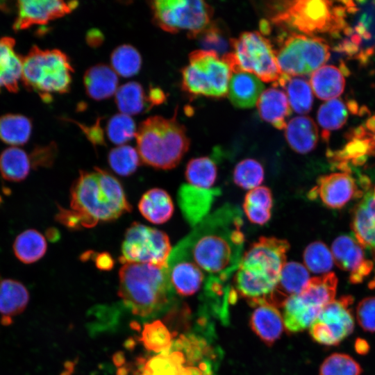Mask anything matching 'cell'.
I'll list each match as a JSON object with an SVG mask.
<instances>
[{
  "instance_id": "obj_39",
  "label": "cell",
  "mask_w": 375,
  "mask_h": 375,
  "mask_svg": "<svg viewBox=\"0 0 375 375\" xmlns=\"http://www.w3.org/2000/svg\"><path fill=\"white\" fill-rule=\"evenodd\" d=\"M32 123L26 116L6 114L0 117V140L11 145H22L28 142Z\"/></svg>"
},
{
  "instance_id": "obj_11",
  "label": "cell",
  "mask_w": 375,
  "mask_h": 375,
  "mask_svg": "<svg viewBox=\"0 0 375 375\" xmlns=\"http://www.w3.org/2000/svg\"><path fill=\"white\" fill-rule=\"evenodd\" d=\"M275 52L282 73L295 77L311 75L331 55L330 47L322 38L298 33L282 38Z\"/></svg>"
},
{
  "instance_id": "obj_5",
  "label": "cell",
  "mask_w": 375,
  "mask_h": 375,
  "mask_svg": "<svg viewBox=\"0 0 375 375\" xmlns=\"http://www.w3.org/2000/svg\"><path fill=\"white\" fill-rule=\"evenodd\" d=\"M290 244L275 237H261L242 256L235 272L238 292L251 301L261 299L275 288L285 265Z\"/></svg>"
},
{
  "instance_id": "obj_34",
  "label": "cell",
  "mask_w": 375,
  "mask_h": 375,
  "mask_svg": "<svg viewBox=\"0 0 375 375\" xmlns=\"http://www.w3.org/2000/svg\"><path fill=\"white\" fill-rule=\"evenodd\" d=\"M272 206L273 198L270 189L265 186H259L247 193L243 210L251 222L264 225L271 218Z\"/></svg>"
},
{
  "instance_id": "obj_25",
  "label": "cell",
  "mask_w": 375,
  "mask_h": 375,
  "mask_svg": "<svg viewBox=\"0 0 375 375\" xmlns=\"http://www.w3.org/2000/svg\"><path fill=\"white\" fill-rule=\"evenodd\" d=\"M118 75L111 66L98 64L88 68L83 76V84L88 96L100 101L115 94L118 89Z\"/></svg>"
},
{
  "instance_id": "obj_37",
  "label": "cell",
  "mask_w": 375,
  "mask_h": 375,
  "mask_svg": "<svg viewBox=\"0 0 375 375\" xmlns=\"http://www.w3.org/2000/svg\"><path fill=\"white\" fill-rule=\"evenodd\" d=\"M185 362L181 351L170 350L147 360L139 375H184Z\"/></svg>"
},
{
  "instance_id": "obj_1",
  "label": "cell",
  "mask_w": 375,
  "mask_h": 375,
  "mask_svg": "<svg viewBox=\"0 0 375 375\" xmlns=\"http://www.w3.org/2000/svg\"><path fill=\"white\" fill-rule=\"evenodd\" d=\"M242 224L239 208L225 205L205 217L179 243L206 278L226 283L244 255Z\"/></svg>"
},
{
  "instance_id": "obj_41",
  "label": "cell",
  "mask_w": 375,
  "mask_h": 375,
  "mask_svg": "<svg viewBox=\"0 0 375 375\" xmlns=\"http://www.w3.org/2000/svg\"><path fill=\"white\" fill-rule=\"evenodd\" d=\"M217 174L215 162L204 156L191 159L185 169V178L190 185L202 190H210Z\"/></svg>"
},
{
  "instance_id": "obj_54",
  "label": "cell",
  "mask_w": 375,
  "mask_h": 375,
  "mask_svg": "<svg viewBox=\"0 0 375 375\" xmlns=\"http://www.w3.org/2000/svg\"><path fill=\"white\" fill-rule=\"evenodd\" d=\"M99 124V119H98L97 123L90 127L83 126L78 124L83 131L85 133L88 139L91 142V143H92L93 145L105 144L103 131Z\"/></svg>"
},
{
  "instance_id": "obj_43",
  "label": "cell",
  "mask_w": 375,
  "mask_h": 375,
  "mask_svg": "<svg viewBox=\"0 0 375 375\" xmlns=\"http://www.w3.org/2000/svg\"><path fill=\"white\" fill-rule=\"evenodd\" d=\"M111 67L117 75L124 78L135 76L142 66V57L132 45L122 44L115 48L110 55Z\"/></svg>"
},
{
  "instance_id": "obj_30",
  "label": "cell",
  "mask_w": 375,
  "mask_h": 375,
  "mask_svg": "<svg viewBox=\"0 0 375 375\" xmlns=\"http://www.w3.org/2000/svg\"><path fill=\"white\" fill-rule=\"evenodd\" d=\"M310 84L317 98L328 101L343 92L345 80L343 72L337 67L323 65L310 75Z\"/></svg>"
},
{
  "instance_id": "obj_19",
  "label": "cell",
  "mask_w": 375,
  "mask_h": 375,
  "mask_svg": "<svg viewBox=\"0 0 375 375\" xmlns=\"http://www.w3.org/2000/svg\"><path fill=\"white\" fill-rule=\"evenodd\" d=\"M334 262L338 267L349 272L351 283H360L369 274L374 263L367 259L363 248L349 235H340L335 238L331 247Z\"/></svg>"
},
{
  "instance_id": "obj_10",
  "label": "cell",
  "mask_w": 375,
  "mask_h": 375,
  "mask_svg": "<svg viewBox=\"0 0 375 375\" xmlns=\"http://www.w3.org/2000/svg\"><path fill=\"white\" fill-rule=\"evenodd\" d=\"M149 7L159 28L171 33L185 31L191 39L210 24L213 15L212 6L200 0H155Z\"/></svg>"
},
{
  "instance_id": "obj_21",
  "label": "cell",
  "mask_w": 375,
  "mask_h": 375,
  "mask_svg": "<svg viewBox=\"0 0 375 375\" xmlns=\"http://www.w3.org/2000/svg\"><path fill=\"white\" fill-rule=\"evenodd\" d=\"M309 280L310 274L305 265L294 261L286 262L272 293L255 301L258 303H268L276 308L283 306L286 300L299 294Z\"/></svg>"
},
{
  "instance_id": "obj_58",
  "label": "cell",
  "mask_w": 375,
  "mask_h": 375,
  "mask_svg": "<svg viewBox=\"0 0 375 375\" xmlns=\"http://www.w3.org/2000/svg\"><path fill=\"white\" fill-rule=\"evenodd\" d=\"M103 39V36L101 34V33H98L97 30H95V36L92 37L88 34V42L91 45H97L98 44L101 43Z\"/></svg>"
},
{
  "instance_id": "obj_2",
  "label": "cell",
  "mask_w": 375,
  "mask_h": 375,
  "mask_svg": "<svg viewBox=\"0 0 375 375\" xmlns=\"http://www.w3.org/2000/svg\"><path fill=\"white\" fill-rule=\"evenodd\" d=\"M70 194L71 208L81 217L84 228L115 220L132 210L119 180L99 167L81 171Z\"/></svg>"
},
{
  "instance_id": "obj_28",
  "label": "cell",
  "mask_w": 375,
  "mask_h": 375,
  "mask_svg": "<svg viewBox=\"0 0 375 375\" xmlns=\"http://www.w3.org/2000/svg\"><path fill=\"white\" fill-rule=\"evenodd\" d=\"M285 137L292 150L299 153L312 151L318 141V128L309 117L298 116L291 119L285 128Z\"/></svg>"
},
{
  "instance_id": "obj_55",
  "label": "cell",
  "mask_w": 375,
  "mask_h": 375,
  "mask_svg": "<svg viewBox=\"0 0 375 375\" xmlns=\"http://www.w3.org/2000/svg\"><path fill=\"white\" fill-rule=\"evenodd\" d=\"M148 102L151 108L153 106H158L166 100V95L164 91L158 88L152 87L149 89L147 94Z\"/></svg>"
},
{
  "instance_id": "obj_33",
  "label": "cell",
  "mask_w": 375,
  "mask_h": 375,
  "mask_svg": "<svg viewBox=\"0 0 375 375\" xmlns=\"http://www.w3.org/2000/svg\"><path fill=\"white\" fill-rule=\"evenodd\" d=\"M283 308V322L286 328L292 333L310 327L323 308L306 304L297 294L289 297Z\"/></svg>"
},
{
  "instance_id": "obj_52",
  "label": "cell",
  "mask_w": 375,
  "mask_h": 375,
  "mask_svg": "<svg viewBox=\"0 0 375 375\" xmlns=\"http://www.w3.org/2000/svg\"><path fill=\"white\" fill-rule=\"evenodd\" d=\"M59 210L56 219L69 228L78 229L83 227L81 217L74 210L58 206Z\"/></svg>"
},
{
  "instance_id": "obj_26",
  "label": "cell",
  "mask_w": 375,
  "mask_h": 375,
  "mask_svg": "<svg viewBox=\"0 0 375 375\" xmlns=\"http://www.w3.org/2000/svg\"><path fill=\"white\" fill-rule=\"evenodd\" d=\"M15 45L11 37L0 38V92L2 88L14 93L19 90L24 57L15 52Z\"/></svg>"
},
{
  "instance_id": "obj_50",
  "label": "cell",
  "mask_w": 375,
  "mask_h": 375,
  "mask_svg": "<svg viewBox=\"0 0 375 375\" xmlns=\"http://www.w3.org/2000/svg\"><path fill=\"white\" fill-rule=\"evenodd\" d=\"M362 368L350 356L335 353L322 362L319 375H361Z\"/></svg>"
},
{
  "instance_id": "obj_14",
  "label": "cell",
  "mask_w": 375,
  "mask_h": 375,
  "mask_svg": "<svg viewBox=\"0 0 375 375\" xmlns=\"http://www.w3.org/2000/svg\"><path fill=\"white\" fill-rule=\"evenodd\" d=\"M361 3L357 4L359 15L356 22L353 26L347 22L342 31L345 38L338 48L348 56L365 61L375 52V2L373 5Z\"/></svg>"
},
{
  "instance_id": "obj_40",
  "label": "cell",
  "mask_w": 375,
  "mask_h": 375,
  "mask_svg": "<svg viewBox=\"0 0 375 375\" xmlns=\"http://www.w3.org/2000/svg\"><path fill=\"white\" fill-rule=\"evenodd\" d=\"M348 114V106L340 99L336 98L324 103L317 114L323 139H328L331 131L343 126L347 120Z\"/></svg>"
},
{
  "instance_id": "obj_57",
  "label": "cell",
  "mask_w": 375,
  "mask_h": 375,
  "mask_svg": "<svg viewBox=\"0 0 375 375\" xmlns=\"http://www.w3.org/2000/svg\"><path fill=\"white\" fill-rule=\"evenodd\" d=\"M354 347L356 351L360 355H366L369 351L368 342L362 338H357L355 342Z\"/></svg>"
},
{
  "instance_id": "obj_12",
  "label": "cell",
  "mask_w": 375,
  "mask_h": 375,
  "mask_svg": "<svg viewBox=\"0 0 375 375\" xmlns=\"http://www.w3.org/2000/svg\"><path fill=\"white\" fill-rule=\"evenodd\" d=\"M172 249L163 231L134 222L126 231L119 260L123 263H149L167 265Z\"/></svg>"
},
{
  "instance_id": "obj_7",
  "label": "cell",
  "mask_w": 375,
  "mask_h": 375,
  "mask_svg": "<svg viewBox=\"0 0 375 375\" xmlns=\"http://www.w3.org/2000/svg\"><path fill=\"white\" fill-rule=\"evenodd\" d=\"M74 69L69 57L59 49L33 46L23 59L22 81L26 88L46 101L51 94L69 91Z\"/></svg>"
},
{
  "instance_id": "obj_59",
  "label": "cell",
  "mask_w": 375,
  "mask_h": 375,
  "mask_svg": "<svg viewBox=\"0 0 375 375\" xmlns=\"http://www.w3.org/2000/svg\"><path fill=\"white\" fill-rule=\"evenodd\" d=\"M1 197H0V202H1Z\"/></svg>"
},
{
  "instance_id": "obj_46",
  "label": "cell",
  "mask_w": 375,
  "mask_h": 375,
  "mask_svg": "<svg viewBox=\"0 0 375 375\" xmlns=\"http://www.w3.org/2000/svg\"><path fill=\"white\" fill-rule=\"evenodd\" d=\"M303 258L307 269L315 274L328 273L334 263L331 251L320 241L308 244L303 251Z\"/></svg>"
},
{
  "instance_id": "obj_56",
  "label": "cell",
  "mask_w": 375,
  "mask_h": 375,
  "mask_svg": "<svg viewBox=\"0 0 375 375\" xmlns=\"http://www.w3.org/2000/svg\"><path fill=\"white\" fill-rule=\"evenodd\" d=\"M96 266L101 270H110L114 265L112 256L106 252L97 253L94 257Z\"/></svg>"
},
{
  "instance_id": "obj_15",
  "label": "cell",
  "mask_w": 375,
  "mask_h": 375,
  "mask_svg": "<svg viewBox=\"0 0 375 375\" xmlns=\"http://www.w3.org/2000/svg\"><path fill=\"white\" fill-rule=\"evenodd\" d=\"M331 161L341 172H350V167L360 166L375 158V115L355 128L342 149L330 152Z\"/></svg>"
},
{
  "instance_id": "obj_53",
  "label": "cell",
  "mask_w": 375,
  "mask_h": 375,
  "mask_svg": "<svg viewBox=\"0 0 375 375\" xmlns=\"http://www.w3.org/2000/svg\"><path fill=\"white\" fill-rule=\"evenodd\" d=\"M53 145L35 149L32 153V162L34 166H47L51 164L54 157Z\"/></svg>"
},
{
  "instance_id": "obj_16",
  "label": "cell",
  "mask_w": 375,
  "mask_h": 375,
  "mask_svg": "<svg viewBox=\"0 0 375 375\" xmlns=\"http://www.w3.org/2000/svg\"><path fill=\"white\" fill-rule=\"evenodd\" d=\"M76 1L22 0L17 2V15L13 24L16 31L34 25H44L74 10Z\"/></svg>"
},
{
  "instance_id": "obj_3",
  "label": "cell",
  "mask_w": 375,
  "mask_h": 375,
  "mask_svg": "<svg viewBox=\"0 0 375 375\" xmlns=\"http://www.w3.org/2000/svg\"><path fill=\"white\" fill-rule=\"evenodd\" d=\"M266 7L269 19L274 25L308 35L328 33L340 36L349 15L348 1H273Z\"/></svg>"
},
{
  "instance_id": "obj_44",
  "label": "cell",
  "mask_w": 375,
  "mask_h": 375,
  "mask_svg": "<svg viewBox=\"0 0 375 375\" xmlns=\"http://www.w3.org/2000/svg\"><path fill=\"white\" fill-rule=\"evenodd\" d=\"M140 339L147 350L159 353L169 351L173 343L171 333L160 320L145 324Z\"/></svg>"
},
{
  "instance_id": "obj_24",
  "label": "cell",
  "mask_w": 375,
  "mask_h": 375,
  "mask_svg": "<svg viewBox=\"0 0 375 375\" xmlns=\"http://www.w3.org/2000/svg\"><path fill=\"white\" fill-rule=\"evenodd\" d=\"M256 106L260 117L274 128L282 130L287 125L291 108L286 94L276 87L269 88L260 94Z\"/></svg>"
},
{
  "instance_id": "obj_23",
  "label": "cell",
  "mask_w": 375,
  "mask_h": 375,
  "mask_svg": "<svg viewBox=\"0 0 375 375\" xmlns=\"http://www.w3.org/2000/svg\"><path fill=\"white\" fill-rule=\"evenodd\" d=\"M30 295L26 286L12 278L0 280V316L5 326L12 323L14 317L22 313L29 302Z\"/></svg>"
},
{
  "instance_id": "obj_8",
  "label": "cell",
  "mask_w": 375,
  "mask_h": 375,
  "mask_svg": "<svg viewBox=\"0 0 375 375\" xmlns=\"http://www.w3.org/2000/svg\"><path fill=\"white\" fill-rule=\"evenodd\" d=\"M232 51L222 56L232 73L247 72L265 83H276L282 76L269 40L258 31H247L231 38Z\"/></svg>"
},
{
  "instance_id": "obj_35",
  "label": "cell",
  "mask_w": 375,
  "mask_h": 375,
  "mask_svg": "<svg viewBox=\"0 0 375 375\" xmlns=\"http://www.w3.org/2000/svg\"><path fill=\"white\" fill-rule=\"evenodd\" d=\"M47 250L45 238L35 229H27L22 232L13 243L15 256L25 264L38 261L44 256Z\"/></svg>"
},
{
  "instance_id": "obj_48",
  "label": "cell",
  "mask_w": 375,
  "mask_h": 375,
  "mask_svg": "<svg viewBox=\"0 0 375 375\" xmlns=\"http://www.w3.org/2000/svg\"><path fill=\"white\" fill-rule=\"evenodd\" d=\"M137 130L132 117L121 112L112 116L106 125V134L109 140L119 146L135 138Z\"/></svg>"
},
{
  "instance_id": "obj_18",
  "label": "cell",
  "mask_w": 375,
  "mask_h": 375,
  "mask_svg": "<svg viewBox=\"0 0 375 375\" xmlns=\"http://www.w3.org/2000/svg\"><path fill=\"white\" fill-rule=\"evenodd\" d=\"M167 268L174 291L182 296L194 294L206 281L205 274L192 261L180 243L172 251L167 260Z\"/></svg>"
},
{
  "instance_id": "obj_29",
  "label": "cell",
  "mask_w": 375,
  "mask_h": 375,
  "mask_svg": "<svg viewBox=\"0 0 375 375\" xmlns=\"http://www.w3.org/2000/svg\"><path fill=\"white\" fill-rule=\"evenodd\" d=\"M138 208L147 220L156 224L167 222L174 210L170 195L160 188H152L147 191L139 201Z\"/></svg>"
},
{
  "instance_id": "obj_22",
  "label": "cell",
  "mask_w": 375,
  "mask_h": 375,
  "mask_svg": "<svg viewBox=\"0 0 375 375\" xmlns=\"http://www.w3.org/2000/svg\"><path fill=\"white\" fill-rule=\"evenodd\" d=\"M262 81L247 72L232 73L228 88V97L238 108H250L256 103L264 91Z\"/></svg>"
},
{
  "instance_id": "obj_27",
  "label": "cell",
  "mask_w": 375,
  "mask_h": 375,
  "mask_svg": "<svg viewBox=\"0 0 375 375\" xmlns=\"http://www.w3.org/2000/svg\"><path fill=\"white\" fill-rule=\"evenodd\" d=\"M253 310L250 325L255 333L267 344L272 345L281 336L283 319L278 310L268 303H260Z\"/></svg>"
},
{
  "instance_id": "obj_51",
  "label": "cell",
  "mask_w": 375,
  "mask_h": 375,
  "mask_svg": "<svg viewBox=\"0 0 375 375\" xmlns=\"http://www.w3.org/2000/svg\"><path fill=\"white\" fill-rule=\"evenodd\" d=\"M356 318L365 331L375 332V297L365 298L358 303Z\"/></svg>"
},
{
  "instance_id": "obj_47",
  "label": "cell",
  "mask_w": 375,
  "mask_h": 375,
  "mask_svg": "<svg viewBox=\"0 0 375 375\" xmlns=\"http://www.w3.org/2000/svg\"><path fill=\"white\" fill-rule=\"evenodd\" d=\"M264 169L255 159L247 158L239 162L233 170L234 183L243 189L252 190L262 183Z\"/></svg>"
},
{
  "instance_id": "obj_32",
  "label": "cell",
  "mask_w": 375,
  "mask_h": 375,
  "mask_svg": "<svg viewBox=\"0 0 375 375\" xmlns=\"http://www.w3.org/2000/svg\"><path fill=\"white\" fill-rule=\"evenodd\" d=\"M274 87L281 86L286 92L291 109L298 114H306L312 109L313 94L310 83L301 77L283 73Z\"/></svg>"
},
{
  "instance_id": "obj_17",
  "label": "cell",
  "mask_w": 375,
  "mask_h": 375,
  "mask_svg": "<svg viewBox=\"0 0 375 375\" xmlns=\"http://www.w3.org/2000/svg\"><path fill=\"white\" fill-rule=\"evenodd\" d=\"M363 192L358 189L351 172H334L321 176L316 185L309 192L310 199L319 197L324 205L340 208L355 197H361Z\"/></svg>"
},
{
  "instance_id": "obj_20",
  "label": "cell",
  "mask_w": 375,
  "mask_h": 375,
  "mask_svg": "<svg viewBox=\"0 0 375 375\" xmlns=\"http://www.w3.org/2000/svg\"><path fill=\"white\" fill-rule=\"evenodd\" d=\"M351 225L357 242L370 252L375 262V185L354 207Z\"/></svg>"
},
{
  "instance_id": "obj_6",
  "label": "cell",
  "mask_w": 375,
  "mask_h": 375,
  "mask_svg": "<svg viewBox=\"0 0 375 375\" xmlns=\"http://www.w3.org/2000/svg\"><path fill=\"white\" fill-rule=\"evenodd\" d=\"M135 138L141 160L165 170L179 164L190 144L185 126L177 119V108L171 118L155 115L142 121Z\"/></svg>"
},
{
  "instance_id": "obj_38",
  "label": "cell",
  "mask_w": 375,
  "mask_h": 375,
  "mask_svg": "<svg viewBox=\"0 0 375 375\" xmlns=\"http://www.w3.org/2000/svg\"><path fill=\"white\" fill-rule=\"evenodd\" d=\"M115 95V103L121 113L131 116L151 108L144 88L138 82L130 81L120 85Z\"/></svg>"
},
{
  "instance_id": "obj_9",
  "label": "cell",
  "mask_w": 375,
  "mask_h": 375,
  "mask_svg": "<svg viewBox=\"0 0 375 375\" xmlns=\"http://www.w3.org/2000/svg\"><path fill=\"white\" fill-rule=\"evenodd\" d=\"M231 75L230 67L217 53L194 50L181 70V88L190 95L222 98L228 94Z\"/></svg>"
},
{
  "instance_id": "obj_45",
  "label": "cell",
  "mask_w": 375,
  "mask_h": 375,
  "mask_svg": "<svg viewBox=\"0 0 375 375\" xmlns=\"http://www.w3.org/2000/svg\"><path fill=\"white\" fill-rule=\"evenodd\" d=\"M138 151L130 145H120L108 153V164L117 174L128 176L133 174L140 162Z\"/></svg>"
},
{
  "instance_id": "obj_4",
  "label": "cell",
  "mask_w": 375,
  "mask_h": 375,
  "mask_svg": "<svg viewBox=\"0 0 375 375\" xmlns=\"http://www.w3.org/2000/svg\"><path fill=\"white\" fill-rule=\"evenodd\" d=\"M119 295L125 306L138 316L150 317L166 309L174 290L167 265L128 262L119 272Z\"/></svg>"
},
{
  "instance_id": "obj_49",
  "label": "cell",
  "mask_w": 375,
  "mask_h": 375,
  "mask_svg": "<svg viewBox=\"0 0 375 375\" xmlns=\"http://www.w3.org/2000/svg\"><path fill=\"white\" fill-rule=\"evenodd\" d=\"M195 39H197L201 49L214 51L220 57L230 52L231 38H227L224 30L216 22H211Z\"/></svg>"
},
{
  "instance_id": "obj_36",
  "label": "cell",
  "mask_w": 375,
  "mask_h": 375,
  "mask_svg": "<svg viewBox=\"0 0 375 375\" xmlns=\"http://www.w3.org/2000/svg\"><path fill=\"white\" fill-rule=\"evenodd\" d=\"M31 159L22 149L11 147L0 155V174L6 181L20 182L28 175Z\"/></svg>"
},
{
  "instance_id": "obj_13",
  "label": "cell",
  "mask_w": 375,
  "mask_h": 375,
  "mask_svg": "<svg viewBox=\"0 0 375 375\" xmlns=\"http://www.w3.org/2000/svg\"><path fill=\"white\" fill-rule=\"evenodd\" d=\"M351 295H344L323 307L310 326V334L321 344L338 345L349 336L354 328V319L350 306Z\"/></svg>"
},
{
  "instance_id": "obj_31",
  "label": "cell",
  "mask_w": 375,
  "mask_h": 375,
  "mask_svg": "<svg viewBox=\"0 0 375 375\" xmlns=\"http://www.w3.org/2000/svg\"><path fill=\"white\" fill-rule=\"evenodd\" d=\"M338 278L333 272L310 278L303 290L297 294L308 305L322 308L335 299Z\"/></svg>"
},
{
  "instance_id": "obj_42",
  "label": "cell",
  "mask_w": 375,
  "mask_h": 375,
  "mask_svg": "<svg viewBox=\"0 0 375 375\" xmlns=\"http://www.w3.org/2000/svg\"><path fill=\"white\" fill-rule=\"evenodd\" d=\"M212 194H209V190H202L190 185H183L178 192L180 207L186 219L192 224H197L199 219L197 210L208 208L203 206H209Z\"/></svg>"
}]
</instances>
